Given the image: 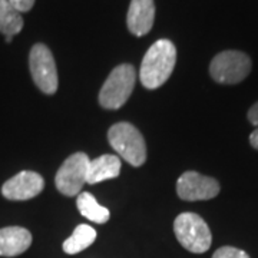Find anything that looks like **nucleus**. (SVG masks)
I'll list each match as a JSON object with an SVG mask.
<instances>
[{"label":"nucleus","mask_w":258,"mask_h":258,"mask_svg":"<svg viewBox=\"0 0 258 258\" xmlns=\"http://www.w3.org/2000/svg\"><path fill=\"white\" fill-rule=\"evenodd\" d=\"M5 39H6V42H8V43H10V42L13 40V36H5Z\"/></svg>","instance_id":"nucleus-20"},{"label":"nucleus","mask_w":258,"mask_h":258,"mask_svg":"<svg viewBox=\"0 0 258 258\" xmlns=\"http://www.w3.org/2000/svg\"><path fill=\"white\" fill-rule=\"evenodd\" d=\"M176 194L184 201H207L220 194V182L211 176L186 171L176 181Z\"/></svg>","instance_id":"nucleus-8"},{"label":"nucleus","mask_w":258,"mask_h":258,"mask_svg":"<svg viewBox=\"0 0 258 258\" xmlns=\"http://www.w3.org/2000/svg\"><path fill=\"white\" fill-rule=\"evenodd\" d=\"M249 144H251V147L254 148V149L258 151V128L254 129L252 134L249 135Z\"/></svg>","instance_id":"nucleus-19"},{"label":"nucleus","mask_w":258,"mask_h":258,"mask_svg":"<svg viewBox=\"0 0 258 258\" xmlns=\"http://www.w3.org/2000/svg\"><path fill=\"white\" fill-rule=\"evenodd\" d=\"M29 68L33 82L46 95H53L57 91L59 78L55 57L50 49L43 43H36L29 55Z\"/></svg>","instance_id":"nucleus-6"},{"label":"nucleus","mask_w":258,"mask_h":258,"mask_svg":"<svg viewBox=\"0 0 258 258\" xmlns=\"http://www.w3.org/2000/svg\"><path fill=\"white\" fill-rule=\"evenodd\" d=\"M32 245V234L23 227L0 230V257H16Z\"/></svg>","instance_id":"nucleus-11"},{"label":"nucleus","mask_w":258,"mask_h":258,"mask_svg":"<svg viewBox=\"0 0 258 258\" xmlns=\"http://www.w3.org/2000/svg\"><path fill=\"white\" fill-rule=\"evenodd\" d=\"M178 242L194 254H203L211 247L212 235L208 224L198 214L182 212L174 221Z\"/></svg>","instance_id":"nucleus-4"},{"label":"nucleus","mask_w":258,"mask_h":258,"mask_svg":"<svg viewBox=\"0 0 258 258\" xmlns=\"http://www.w3.org/2000/svg\"><path fill=\"white\" fill-rule=\"evenodd\" d=\"M76 204H78L79 212L89 221L96 222V224H105L111 218L109 210L102 207L101 204H98V201L95 200V197L91 192L79 194Z\"/></svg>","instance_id":"nucleus-13"},{"label":"nucleus","mask_w":258,"mask_h":258,"mask_svg":"<svg viewBox=\"0 0 258 258\" xmlns=\"http://www.w3.org/2000/svg\"><path fill=\"white\" fill-rule=\"evenodd\" d=\"M89 162L91 159L85 152H76L66 158L56 172L55 185L57 191L66 197L79 195L82 186L86 184Z\"/></svg>","instance_id":"nucleus-7"},{"label":"nucleus","mask_w":258,"mask_h":258,"mask_svg":"<svg viewBox=\"0 0 258 258\" xmlns=\"http://www.w3.org/2000/svg\"><path fill=\"white\" fill-rule=\"evenodd\" d=\"M137 71L132 64L122 63L112 71L99 92V103L105 109L122 108L135 88Z\"/></svg>","instance_id":"nucleus-3"},{"label":"nucleus","mask_w":258,"mask_h":258,"mask_svg":"<svg viewBox=\"0 0 258 258\" xmlns=\"http://www.w3.org/2000/svg\"><path fill=\"white\" fill-rule=\"evenodd\" d=\"M23 29V18L8 0H0V33L5 36H16Z\"/></svg>","instance_id":"nucleus-15"},{"label":"nucleus","mask_w":258,"mask_h":258,"mask_svg":"<svg viewBox=\"0 0 258 258\" xmlns=\"http://www.w3.org/2000/svg\"><path fill=\"white\" fill-rule=\"evenodd\" d=\"M251 59L240 50H224L210 63V75L215 82L222 85H237L251 72Z\"/></svg>","instance_id":"nucleus-5"},{"label":"nucleus","mask_w":258,"mask_h":258,"mask_svg":"<svg viewBox=\"0 0 258 258\" xmlns=\"http://www.w3.org/2000/svg\"><path fill=\"white\" fill-rule=\"evenodd\" d=\"M155 20L154 0H131L126 25L129 32L135 36H145L151 32Z\"/></svg>","instance_id":"nucleus-10"},{"label":"nucleus","mask_w":258,"mask_h":258,"mask_svg":"<svg viewBox=\"0 0 258 258\" xmlns=\"http://www.w3.org/2000/svg\"><path fill=\"white\" fill-rule=\"evenodd\" d=\"M8 2H9L10 5H13L20 13H25V12H29L33 8L36 0H8Z\"/></svg>","instance_id":"nucleus-17"},{"label":"nucleus","mask_w":258,"mask_h":258,"mask_svg":"<svg viewBox=\"0 0 258 258\" xmlns=\"http://www.w3.org/2000/svg\"><path fill=\"white\" fill-rule=\"evenodd\" d=\"M45 188V179L33 171H22L2 185V194L10 201H28Z\"/></svg>","instance_id":"nucleus-9"},{"label":"nucleus","mask_w":258,"mask_h":258,"mask_svg":"<svg viewBox=\"0 0 258 258\" xmlns=\"http://www.w3.org/2000/svg\"><path fill=\"white\" fill-rule=\"evenodd\" d=\"M248 120L254 125V126H257L258 128V102H255L251 108H249L248 111Z\"/></svg>","instance_id":"nucleus-18"},{"label":"nucleus","mask_w":258,"mask_h":258,"mask_svg":"<svg viewBox=\"0 0 258 258\" xmlns=\"http://www.w3.org/2000/svg\"><path fill=\"white\" fill-rule=\"evenodd\" d=\"M120 158L116 155H101L89 162L86 184H99L106 179H113L120 174Z\"/></svg>","instance_id":"nucleus-12"},{"label":"nucleus","mask_w":258,"mask_h":258,"mask_svg":"<svg viewBox=\"0 0 258 258\" xmlns=\"http://www.w3.org/2000/svg\"><path fill=\"white\" fill-rule=\"evenodd\" d=\"M176 63L175 45L168 39H159L142 59L139 79L147 89L162 86L172 75Z\"/></svg>","instance_id":"nucleus-1"},{"label":"nucleus","mask_w":258,"mask_h":258,"mask_svg":"<svg viewBox=\"0 0 258 258\" xmlns=\"http://www.w3.org/2000/svg\"><path fill=\"white\" fill-rule=\"evenodd\" d=\"M212 258H249V255L235 247H221L214 252Z\"/></svg>","instance_id":"nucleus-16"},{"label":"nucleus","mask_w":258,"mask_h":258,"mask_svg":"<svg viewBox=\"0 0 258 258\" xmlns=\"http://www.w3.org/2000/svg\"><path fill=\"white\" fill-rule=\"evenodd\" d=\"M95 240H96V231L93 230L91 225L81 224L75 228L74 234L68 240L63 241L62 248L66 254L74 255V254H78L88 247H91Z\"/></svg>","instance_id":"nucleus-14"},{"label":"nucleus","mask_w":258,"mask_h":258,"mask_svg":"<svg viewBox=\"0 0 258 258\" xmlns=\"http://www.w3.org/2000/svg\"><path fill=\"white\" fill-rule=\"evenodd\" d=\"M108 141L129 165L141 166L147 161V144L138 128L129 122H118L108 131Z\"/></svg>","instance_id":"nucleus-2"}]
</instances>
